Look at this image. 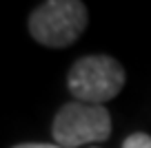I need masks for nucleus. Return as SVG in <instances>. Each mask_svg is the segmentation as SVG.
Returning <instances> with one entry per match:
<instances>
[{
  "label": "nucleus",
  "instance_id": "3",
  "mask_svg": "<svg viewBox=\"0 0 151 148\" xmlns=\"http://www.w3.org/2000/svg\"><path fill=\"white\" fill-rule=\"evenodd\" d=\"M51 133L60 148H80L82 144L104 142L111 135V117L100 104L69 102L58 111Z\"/></svg>",
  "mask_w": 151,
  "mask_h": 148
},
{
  "label": "nucleus",
  "instance_id": "2",
  "mask_svg": "<svg viewBox=\"0 0 151 148\" xmlns=\"http://www.w3.org/2000/svg\"><path fill=\"white\" fill-rule=\"evenodd\" d=\"M67 86L76 102L102 104L118 95L124 86V69L109 56H87L71 66Z\"/></svg>",
  "mask_w": 151,
  "mask_h": 148
},
{
  "label": "nucleus",
  "instance_id": "1",
  "mask_svg": "<svg viewBox=\"0 0 151 148\" xmlns=\"http://www.w3.org/2000/svg\"><path fill=\"white\" fill-rule=\"evenodd\" d=\"M87 18L82 0H45L29 16V31L40 44L62 49L80 38Z\"/></svg>",
  "mask_w": 151,
  "mask_h": 148
},
{
  "label": "nucleus",
  "instance_id": "4",
  "mask_svg": "<svg viewBox=\"0 0 151 148\" xmlns=\"http://www.w3.org/2000/svg\"><path fill=\"white\" fill-rule=\"evenodd\" d=\"M122 148H151V137L145 133H133L124 139Z\"/></svg>",
  "mask_w": 151,
  "mask_h": 148
},
{
  "label": "nucleus",
  "instance_id": "5",
  "mask_svg": "<svg viewBox=\"0 0 151 148\" xmlns=\"http://www.w3.org/2000/svg\"><path fill=\"white\" fill-rule=\"evenodd\" d=\"M14 148H60V146H53V144H20Z\"/></svg>",
  "mask_w": 151,
  "mask_h": 148
}]
</instances>
